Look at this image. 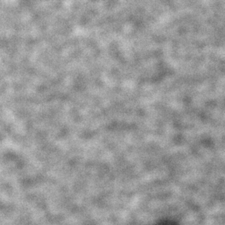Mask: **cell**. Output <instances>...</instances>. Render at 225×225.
Listing matches in <instances>:
<instances>
[]
</instances>
